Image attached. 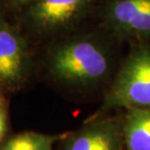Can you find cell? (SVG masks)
Returning <instances> with one entry per match:
<instances>
[{
  "label": "cell",
  "mask_w": 150,
  "mask_h": 150,
  "mask_svg": "<svg viewBox=\"0 0 150 150\" xmlns=\"http://www.w3.org/2000/svg\"><path fill=\"white\" fill-rule=\"evenodd\" d=\"M110 67L108 49L100 40L88 35L57 44L47 59V71L52 81L73 90H83L101 83L110 74Z\"/></svg>",
  "instance_id": "6da1fadb"
},
{
  "label": "cell",
  "mask_w": 150,
  "mask_h": 150,
  "mask_svg": "<svg viewBox=\"0 0 150 150\" xmlns=\"http://www.w3.org/2000/svg\"><path fill=\"white\" fill-rule=\"evenodd\" d=\"M150 107V45L135 47L127 56L108 89L99 110L87 120L115 108Z\"/></svg>",
  "instance_id": "7a4b0ae2"
},
{
  "label": "cell",
  "mask_w": 150,
  "mask_h": 150,
  "mask_svg": "<svg viewBox=\"0 0 150 150\" xmlns=\"http://www.w3.org/2000/svg\"><path fill=\"white\" fill-rule=\"evenodd\" d=\"M26 42L15 26L0 18V90L21 89L30 74Z\"/></svg>",
  "instance_id": "3957f363"
},
{
  "label": "cell",
  "mask_w": 150,
  "mask_h": 150,
  "mask_svg": "<svg viewBox=\"0 0 150 150\" xmlns=\"http://www.w3.org/2000/svg\"><path fill=\"white\" fill-rule=\"evenodd\" d=\"M122 116L86 120L81 128L66 132L57 150H125Z\"/></svg>",
  "instance_id": "277c9868"
},
{
  "label": "cell",
  "mask_w": 150,
  "mask_h": 150,
  "mask_svg": "<svg viewBox=\"0 0 150 150\" xmlns=\"http://www.w3.org/2000/svg\"><path fill=\"white\" fill-rule=\"evenodd\" d=\"M97 0H35L28 6V17L41 33L54 34L74 26Z\"/></svg>",
  "instance_id": "5b68a950"
},
{
  "label": "cell",
  "mask_w": 150,
  "mask_h": 150,
  "mask_svg": "<svg viewBox=\"0 0 150 150\" xmlns=\"http://www.w3.org/2000/svg\"><path fill=\"white\" fill-rule=\"evenodd\" d=\"M103 17L117 35L150 41V0H108Z\"/></svg>",
  "instance_id": "8992f818"
},
{
  "label": "cell",
  "mask_w": 150,
  "mask_h": 150,
  "mask_svg": "<svg viewBox=\"0 0 150 150\" xmlns=\"http://www.w3.org/2000/svg\"><path fill=\"white\" fill-rule=\"evenodd\" d=\"M122 118L125 150H150V107L127 108Z\"/></svg>",
  "instance_id": "52a82bcc"
},
{
  "label": "cell",
  "mask_w": 150,
  "mask_h": 150,
  "mask_svg": "<svg viewBox=\"0 0 150 150\" xmlns=\"http://www.w3.org/2000/svg\"><path fill=\"white\" fill-rule=\"evenodd\" d=\"M65 134L50 135L35 131L11 134L0 145V150H54Z\"/></svg>",
  "instance_id": "ba28073f"
},
{
  "label": "cell",
  "mask_w": 150,
  "mask_h": 150,
  "mask_svg": "<svg viewBox=\"0 0 150 150\" xmlns=\"http://www.w3.org/2000/svg\"><path fill=\"white\" fill-rule=\"evenodd\" d=\"M10 116H9V99L7 93L0 90V145L11 135Z\"/></svg>",
  "instance_id": "9c48e42d"
},
{
  "label": "cell",
  "mask_w": 150,
  "mask_h": 150,
  "mask_svg": "<svg viewBox=\"0 0 150 150\" xmlns=\"http://www.w3.org/2000/svg\"><path fill=\"white\" fill-rule=\"evenodd\" d=\"M8 1L12 3L13 5L18 6V7H21V6H26V7H28L29 5L32 4L35 0H8Z\"/></svg>",
  "instance_id": "30bf717a"
}]
</instances>
